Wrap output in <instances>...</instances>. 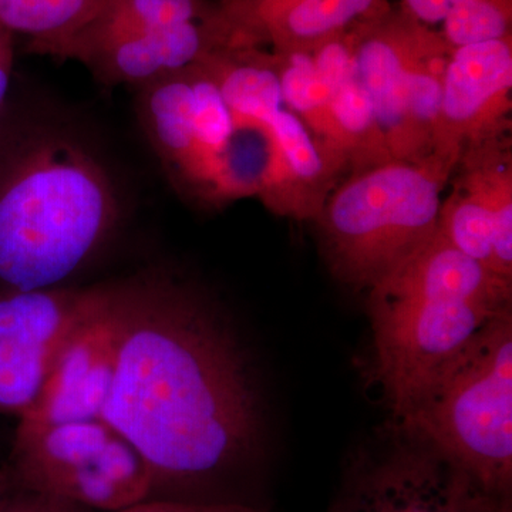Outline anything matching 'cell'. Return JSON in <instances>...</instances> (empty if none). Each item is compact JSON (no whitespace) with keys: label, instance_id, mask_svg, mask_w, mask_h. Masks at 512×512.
Listing matches in <instances>:
<instances>
[{"label":"cell","instance_id":"obj_1","mask_svg":"<svg viewBox=\"0 0 512 512\" xmlns=\"http://www.w3.org/2000/svg\"><path fill=\"white\" fill-rule=\"evenodd\" d=\"M114 350L104 420L146 461L150 498L218 503L261 433L248 357L205 296L163 275L97 285Z\"/></svg>","mask_w":512,"mask_h":512},{"label":"cell","instance_id":"obj_2","mask_svg":"<svg viewBox=\"0 0 512 512\" xmlns=\"http://www.w3.org/2000/svg\"><path fill=\"white\" fill-rule=\"evenodd\" d=\"M512 282L461 254L437 229L369 289L376 373L396 419L495 316Z\"/></svg>","mask_w":512,"mask_h":512},{"label":"cell","instance_id":"obj_3","mask_svg":"<svg viewBox=\"0 0 512 512\" xmlns=\"http://www.w3.org/2000/svg\"><path fill=\"white\" fill-rule=\"evenodd\" d=\"M119 214L109 174L76 141L39 134L0 160V284L55 288L103 244Z\"/></svg>","mask_w":512,"mask_h":512},{"label":"cell","instance_id":"obj_4","mask_svg":"<svg viewBox=\"0 0 512 512\" xmlns=\"http://www.w3.org/2000/svg\"><path fill=\"white\" fill-rule=\"evenodd\" d=\"M397 421L512 501V309L488 322Z\"/></svg>","mask_w":512,"mask_h":512},{"label":"cell","instance_id":"obj_5","mask_svg":"<svg viewBox=\"0 0 512 512\" xmlns=\"http://www.w3.org/2000/svg\"><path fill=\"white\" fill-rule=\"evenodd\" d=\"M457 163L433 153L416 163L392 160L350 173L316 220L332 274L369 291L433 237L441 191Z\"/></svg>","mask_w":512,"mask_h":512},{"label":"cell","instance_id":"obj_6","mask_svg":"<svg viewBox=\"0 0 512 512\" xmlns=\"http://www.w3.org/2000/svg\"><path fill=\"white\" fill-rule=\"evenodd\" d=\"M19 420L8 470L18 490L113 512L151 497L146 461L109 421Z\"/></svg>","mask_w":512,"mask_h":512},{"label":"cell","instance_id":"obj_7","mask_svg":"<svg viewBox=\"0 0 512 512\" xmlns=\"http://www.w3.org/2000/svg\"><path fill=\"white\" fill-rule=\"evenodd\" d=\"M402 436L359 451L328 512H512L429 443Z\"/></svg>","mask_w":512,"mask_h":512},{"label":"cell","instance_id":"obj_8","mask_svg":"<svg viewBox=\"0 0 512 512\" xmlns=\"http://www.w3.org/2000/svg\"><path fill=\"white\" fill-rule=\"evenodd\" d=\"M96 289H0V413L22 417L49 379L57 357L92 316Z\"/></svg>","mask_w":512,"mask_h":512},{"label":"cell","instance_id":"obj_9","mask_svg":"<svg viewBox=\"0 0 512 512\" xmlns=\"http://www.w3.org/2000/svg\"><path fill=\"white\" fill-rule=\"evenodd\" d=\"M512 35L454 47L447 60L433 153L460 160L464 147L511 131Z\"/></svg>","mask_w":512,"mask_h":512},{"label":"cell","instance_id":"obj_10","mask_svg":"<svg viewBox=\"0 0 512 512\" xmlns=\"http://www.w3.org/2000/svg\"><path fill=\"white\" fill-rule=\"evenodd\" d=\"M355 74L363 87L393 160L416 163L406 121L407 74L416 57L440 33L402 8H386L355 26Z\"/></svg>","mask_w":512,"mask_h":512},{"label":"cell","instance_id":"obj_11","mask_svg":"<svg viewBox=\"0 0 512 512\" xmlns=\"http://www.w3.org/2000/svg\"><path fill=\"white\" fill-rule=\"evenodd\" d=\"M244 42L227 0H222L220 12L211 18L124 37L89 50L77 62L101 82L141 86L187 69L220 47Z\"/></svg>","mask_w":512,"mask_h":512},{"label":"cell","instance_id":"obj_12","mask_svg":"<svg viewBox=\"0 0 512 512\" xmlns=\"http://www.w3.org/2000/svg\"><path fill=\"white\" fill-rule=\"evenodd\" d=\"M92 316L66 343L35 406L23 419L43 423L104 420L114 380V350L99 316V292ZM19 417V419H22Z\"/></svg>","mask_w":512,"mask_h":512},{"label":"cell","instance_id":"obj_13","mask_svg":"<svg viewBox=\"0 0 512 512\" xmlns=\"http://www.w3.org/2000/svg\"><path fill=\"white\" fill-rule=\"evenodd\" d=\"M221 6L222 0H97L79 28L30 52L77 62L89 50L124 37L211 18Z\"/></svg>","mask_w":512,"mask_h":512},{"label":"cell","instance_id":"obj_14","mask_svg":"<svg viewBox=\"0 0 512 512\" xmlns=\"http://www.w3.org/2000/svg\"><path fill=\"white\" fill-rule=\"evenodd\" d=\"M140 113L161 160L188 183L197 163L194 93L187 69L141 84Z\"/></svg>","mask_w":512,"mask_h":512},{"label":"cell","instance_id":"obj_15","mask_svg":"<svg viewBox=\"0 0 512 512\" xmlns=\"http://www.w3.org/2000/svg\"><path fill=\"white\" fill-rule=\"evenodd\" d=\"M454 183L466 188L490 215L498 274L512 282V148L511 136L464 147Z\"/></svg>","mask_w":512,"mask_h":512},{"label":"cell","instance_id":"obj_16","mask_svg":"<svg viewBox=\"0 0 512 512\" xmlns=\"http://www.w3.org/2000/svg\"><path fill=\"white\" fill-rule=\"evenodd\" d=\"M389 0H298L269 19L262 40L276 53L308 52L386 8Z\"/></svg>","mask_w":512,"mask_h":512},{"label":"cell","instance_id":"obj_17","mask_svg":"<svg viewBox=\"0 0 512 512\" xmlns=\"http://www.w3.org/2000/svg\"><path fill=\"white\" fill-rule=\"evenodd\" d=\"M329 150L349 165L352 173L392 161L375 110L356 74L333 94L329 104Z\"/></svg>","mask_w":512,"mask_h":512},{"label":"cell","instance_id":"obj_18","mask_svg":"<svg viewBox=\"0 0 512 512\" xmlns=\"http://www.w3.org/2000/svg\"><path fill=\"white\" fill-rule=\"evenodd\" d=\"M97 0H0V28L29 37V50L69 35Z\"/></svg>","mask_w":512,"mask_h":512},{"label":"cell","instance_id":"obj_19","mask_svg":"<svg viewBox=\"0 0 512 512\" xmlns=\"http://www.w3.org/2000/svg\"><path fill=\"white\" fill-rule=\"evenodd\" d=\"M437 229L461 254L503 278L498 274L495 261L493 222L483 205L466 188L453 184L451 194L441 201Z\"/></svg>","mask_w":512,"mask_h":512},{"label":"cell","instance_id":"obj_20","mask_svg":"<svg viewBox=\"0 0 512 512\" xmlns=\"http://www.w3.org/2000/svg\"><path fill=\"white\" fill-rule=\"evenodd\" d=\"M512 35V0H461L443 22L450 47L476 45Z\"/></svg>","mask_w":512,"mask_h":512},{"label":"cell","instance_id":"obj_21","mask_svg":"<svg viewBox=\"0 0 512 512\" xmlns=\"http://www.w3.org/2000/svg\"><path fill=\"white\" fill-rule=\"evenodd\" d=\"M120 512H269L261 505L247 503H198V501L148 498Z\"/></svg>","mask_w":512,"mask_h":512},{"label":"cell","instance_id":"obj_22","mask_svg":"<svg viewBox=\"0 0 512 512\" xmlns=\"http://www.w3.org/2000/svg\"><path fill=\"white\" fill-rule=\"evenodd\" d=\"M296 2L298 0H234V5L249 35L262 45V28L265 23Z\"/></svg>","mask_w":512,"mask_h":512},{"label":"cell","instance_id":"obj_23","mask_svg":"<svg viewBox=\"0 0 512 512\" xmlns=\"http://www.w3.org/2000/svg\"><path fill=\"white\" fill-rule=\"evenodd\" d=\"M461 0H403L402 8L412 18L423 25L430 26L443 23Z\"/></svg>","mask_w":512,"mask_h":512},{"label":"cell","instance_id":"obj_24","mask_svg":"<svg viewBox=\"0 0 512 512\" xmlns=\"http://www.w3.org/2000/svg\"><path fill=\"white\" fill-rule=\"evenodd\" d=\"M25 493V491H23ZM92 508L84 507L73 501L63 500V498L50 497V495H40L25 493V512H93Z\"/></svg>","mask_w":512,"mask_h":512},{"label":"cell","instance_id":"obj_25","mask_svg":"<svg viewBox=\"0 0 512 512\" xmlns=\"http://www.w3.org/2000/svg\"><path fill=\"white\" fill-rule=\"evenodd\" d=\"M13 60H15L13 46L0 53V110H2L6 96H8L10 79H12L13 72Z\"/></svg>","mask_w":512,"mask_h":512},{"label":"cell","instance_id":"obj_26","mask_svg":"<svg viewBox=\"0 0 512 512\" xmlns=\"http://www.w3.org/2000/svg\"><path fill=\"white\" fill-rule=\"evenodd\" d=\"M0 512H25V493L16 488L6 500L0 503Z\"/></svg>","mask_w":512,"mask_h":512},{"label":"cell","instance_id":"obj_27","mask_svg":"<svg viewBox=\"0 0 512 512\" xmlns=\"http://www.w3.org/2000/svg\"><path fill=\"white\" fill-rule=\"evenodd\" d=\"M15 490L16 487L13 485L12 480H10L8 471L0 470V503L6 500Z\"/></svg>","mask_w":512,"mask_h":512},{"label":"cell","instance_id":"obj_28","mask_svg":"<svg viewBox=\"0 0 512 512\" xmlns=\"http://www.w3.org/2000/svg\"><path fill=\"white\" fill-rule=\"evenodd\" d=\"M13 37L15 36L9 33L8 30L0 28V53L13 46Z\"/></svg>","mask_w":512,"mask_h":512}]
</instances>
